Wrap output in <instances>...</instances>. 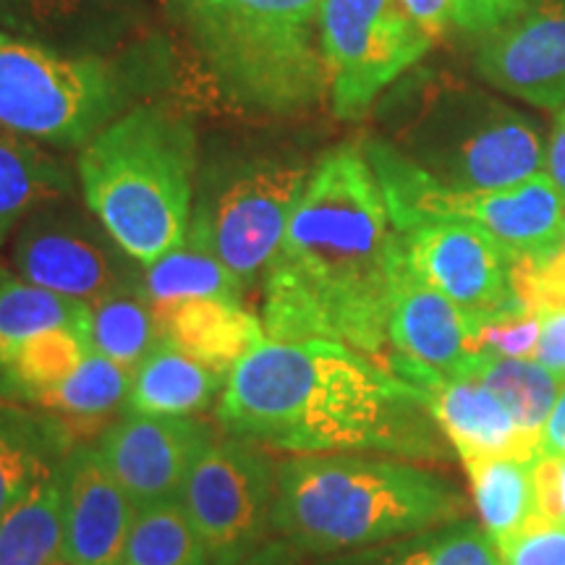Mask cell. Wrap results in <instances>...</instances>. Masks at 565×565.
Returning a JSON list of instances; mask_svg holds the SVG:
<instances>
[{
    "instance_id": "obj_1",
    "label": "cell",
    "mask_w": 565,
    "mask_h": 565,
    "mask_svg": "<svg viewBox=\"0 0 565 565\" xmlns=\"http://www.w3.org/2000/svg\"><path fill=\"white\" fill-rule=\"evenodd\" d=\"M398 263V228L366 152H328L265 273L267 341H335L387 366Z\"/></svg>"
},
{
    "instance_id": "obj_2",
    "label": "cell",
    "mask_w": 565,
    "mask_h": 565,
    "mask_svg": "<svg viewBox=\"0 0 565 565\" xmlns=\"http://www.w3.org/2000/svg\"><path fill=\"white\" fill-rule=\"evenodd\" d=\"M215 419L228 435L294 456H448L419 387L335 341H265L228 374Z\"/></svg>"
},
{
    "instance_id": "obj_3",
    "label": "cell",
    "mask_w": 565,
    "mask_h": 565,
    "mask_svg": "<svg viewBox=\"0 0 565 565\" xmlns=\"http://www.w3.org/2000/svg\"><path fill=\"white\" fill-rule=\"evenodd\" d=\"M466 515V498L448 479L404 461L294 456L275 475L273 532L309 555L383 545Z\"/></svg>"
},
{
    "instance_id": "obj_4",
    "label": "cell",
    "mask_w": 565,
    "mask_h": 565,
    "mask_svg": "<svg viewBox=\"0 0 565 565\" xmlns=\"http://www.w3.org/2000/svg\"><path fill=\"white\" fill-rule=\"evenodd\" d=\"M196 137L160 105H139L87 141L84 202L126 257L147 267L186 242L194 212Z\"/></svg>"
},
{
    "instance_id": "obj_5",
    "label": "cell",
    "mask_w": 565,
    "mask_h": 565,
    "mask_svg": "<svg viewBox=\"0 0 565 565\" xmlns=\"http://www.w3.org/2000/svg\"><path fill=\"white\" fill-rule=\"evenodd\" d=\"M320 11L322 0H223L189 26L233 103L294 113L328 89Z\"/></svg>"
},
{
    "instance_id": "obj_6",
    "label": "cell",
    "mask_w": 565,
    "mask_h": 565,
    "mask_svg": "<svg viewBox=\"0 0 565 565\" xmlns=\"http://www.w3.org/2000/svg\"><path fill=\"white\" fill-rule=\"evenodd\" d=\"M532 118L475 89H443L424 103L395 147L448 189H508L545 168Z\"/></svg>"
},
{
    "instance_id": "obj_7",
    "label": "cell",
    "mask_w": 565,
    "mask_h": 565,
    "mask_svg": "<svg viewBox=\"0 0 565 565\" xmlns=\"http://www.w3.org/2000/svg\"><path fill=\"white\" fill-rule=\"evenodd\" d=\"M395 228L419 221H461L492 233L515 257L555 249L565 217V194L547 173L508 189H448L419 171L393 145H366Z\"/></svg>"
},
{
    "instance_id": "obj_8",
    "label": "cell",
    "mask_w": 565,
    "mask_h": 565,
    "mask_svg": "<svg viewBox=\"0 0 565 565\" xmlns=\"http://www.w3.org/2000/svg\"><path fill=\"white\" fill-rule=\"evenodd\" d=\"M121 108V84L97 58H68L0 30V129L53 145L89 141Z\"/></svg>"
},
{
    "instance_id": "obj_9",
    "label": "cell",
    "mask_w": 565,
    "mask_h": 565,
    "mask_svg": "<svg viewBox=\"0 0 565 565\" xmlns=\"http://www.w3.org/2000/svg\"><path fill=\"white\" fill-rule=\"evenodd\" d=\"M309 173V168L282 160L236 168L221 183L204 189L186 238L249 286L278 254Z\"/></svg>"
},
{
    "instance_id": "obj_10",
    "label": "cell",
    "mask_w": 565,
    "mask_h": 565,
    "mask_svg": "<svg viewBox=\"0 0 565 565\" xmlns=\"http://www.w3.org/2000/svg\"><path fill=\"white\" fill-rule=\"evenodd\" d=\"M320 45L338 118L353 121L433 45L398 0H322Z\"/></svg>"
},
{
    "instance_id": "obj_11",
    "label": "cell",
    "mask_w": 565,
    "mask_h": 565,
    "mask_svg": "<svg viewBox=\"0 0 565 565\" xmlns=\"http://www.w3.org/2000/svg\"><path fill=\"white\" fill-rule=\"evenodd\" d=\"M278 466L257 443L215 437L194 463L181 503L200 534L210 565H236L257 553L273 532Z\"/></svg>"
},
{
    "instance_id": "obj_12",
    "label": "cell",
    "mask_w": 565,
    "mask_h": 565,
    "mask_svg": "<svg viewBox=\"0 0 565 565\" xmlns=\"http://www.w3.org/2000/svg\"><path fill=\"white\" fill-rule=\"evenodd\" d=\"M13 263L21 280L87 303L141 286L137 263L97 217L63 200L42 204L21 223Z\"/></svg>"
},
{
    "instance_id": "obj_13",
    "label": "cell",
    "mask_w": 565,
    "mask_h": 565,
    "mask_svg": "<svg viewBox=\"0 0 565 565\" xmlns=\"http://www.w3.org/2000/svg\"><path fill=\"white\" fill-rule=\"evenodd\" d=\"M414 275L475 320L524 307L513 291L515 254L492 233L461 221H419L398 231Z\"/></svg>"
},
{
    "instance_id": "obj_14",
    "label": "cell",
    "mask_w": 565,
    "mask_h": 565,
    "mask_svg": "<svg viewBox=\"0 0 565 565\" xmlns=\"http://www.w3.org/2000/svg\"><path fill=\"white\" fill-rule=\"evenodd\" d=\"M215 433L194 416L126 414L100 435V456L134 508L181 500Z\"/></svg>"
},
{
    "instance_id": "obj_15",
    "label": "cell",
    "mask_w": 565,
    "mask_h": 565,
    "mask_svg": "<svg viewBox=\"0 0 565 565\" xmlns=\"http://www.w3.org/2000/svg\"><path fill=\"white\" fill-rule=\"evenodd\" d=\"M477 71L505 95L545 110L565 108V0H534L484 32Z\"/></svg>"
},
{
    "instance_id": "obj_16",
    "label": "cell",
    "mask_w": 565,
    "mask_h": 565,
    "mask_svg": "<svg viewBox=\"0 0 565 565\" xmlns=\"http://www.w3.org/2000/svg\"><path fill=\"white\" fill-rule=\"evenodd\" d=\"M63 563L124 565L137 508L105 466L100 450L74 445L63 458Z\"/></svg>"
},
{
    "instance_id": "obj_17",
    "label": "cell",
    "mask_w": 565,
    "mask_h": 565,
    "mask_svg": "<svg viewBox=\"0 0 565 565\" xmlns=\"http://www.w3.org/2000/svg\"><path fill=\"white\" fill-rule=\"evenodd\" d=\"M387 338L391 359L424 366L445 377H466L482 359L475 349V320L414 275L404 263V254L395 270Z\"/></svg>"
},
{
    "instance_id": "obj_18",
    "label": "cell",
    "mask_w": 565,
    "mask_h": 565,
    "mask_svg": "<svg viewBox=\"0 0 565 565\" xmlns=\"http://www.w3.org/2000/svg\"><path fill=\"white\" fill-rule=\"evenodd\" d=\"M391 370L419 387L429 414L461 461L492 456H536V445L521 433L513 414L484 385L445 377L424 366L391 359Z\"/></svg>"
},
{
    "instance_id": "obj_19",
    "label": "cell",
    "mask_w": 565,
    "mask_h": 565,
    "mask_svg": "<svg viewBox=\"0 0 565 565\" xmlns=\"http://www.w3.org/2000/svg\"><path fill=\"white\" fill-rule=\"evenodd\" d=\"M158 317L168 343L223 377L267 341L263 320L242 299H192Z\"/></svg>"
},
{
    "instance_id": "obj_20",
    "label": "cell",
    "mask_w": 565,
    "mask_h": 565,
    "mask_svg": "<svg viewBox=\"0 0 565 565\" xmlns=\"http://www.w3.org/2000/svg\"><path fill=\"white\" fill-rule=\"evenodd\" d=\"M74 440L58 416L0 401V515L58 469Z\"/></svg>"
},
{
    "instance_id": "obj_21",
    "label": "cell",
    "mask_w": 565,
    "mask_h": 565,
    "mask_svg": "<svg viewBox=\"0 0 565 565\" xmlns=\"http://www.w3.org/2000/svg\"><path fill=\"white\" fill-rule=\"evenodd\" d=\"M228 377L162 341L131 374L126 408L147 416H194L221 401Z\"/></svg>"
},
{
    "instance_id": "obj_22",
    "label": "cell",
    "mask_w": 565,
    "mask_h": 565,
    "mask_svg": "<svg viewBox=\"0 0 565 565\" xmlns=\"http://www.w3.org/2000/svg\"><path fill=\"white\" fill-rule=\"evenodd\" d=\"M534 458L536 456H492L461 461L471 494H475L479 521L498 550L515 534L524 532L534 519H540L534 492Z\"/></svg>"
},
{
    "instance_id": "obj_23",
    "label": "cell",
    "mask_w": 565,
    "mask_h": 565,
    "mask_svg": "<svg viewBox=\"0 0 565 565\" xmlns=\"http://www.w3.org/2000/svg\"><path fill=\"white\" fill-rule=\"evenodd\" d=\"M129 387V370L92 351L71 377L40 395L34 408L58 416L74 437L103 435L116 422L121 406H126Z\"/></svg>"
},
{
    "instance_id": "obj_24",
    "label": "cell",
    "mask_w": 565,
    "mask_h": 565,
    "mask_svg": "<svg viewBox=\"0 0 565 565\" xmlns=\"http://www.w3.org/2000/svg\"><path fill=\"white\" fill-rule=\"evenodd\" d=\"M61 466L42 477L17 505L0 515V565L63 563Z\"/></svg>"
},
{
    "instance_id": "obj_25",
    "label": "cell",
    "mask_w": 565,
    "mask_h": 565,
    "mask_svg": "<svg viewBox=\"0 0 565 565\" xmlns=\"http://www.w3.org/2000/svg\"><path fill=\"white\" fill-rule=\"evenodd\" d=\"M66 168L17 134H0V244L42 204L66 200Z\"/></svg>"
},
{
    "instance_id": "obj_26",
    "label": "cell",
    "mask_w": 565,
    "mask_h": 565,
    "mask_svg": "<svg viewBox=\"0 0 565 565\" xmlns=\"http://www.w3.org/2000/svg\"><path fill=\"white\" fill-rule=\"evenodd\" d=\"M87 338L92 351L134 374L166 341V333L150 299L137 286L89 303Z\"/></svg>"
},
{
    "instance_id": "obj_27",
    "label": "cell",
    "mask_w": 565,
    "mask_h": 565,
    "mask_svg": "<svg viewBox=\"0 0 565 565\" xmlns=\"http://www.w3.org/2000/svg\"><path fill=\"white\" fill-rule=\"evenodd\" d=\"M141 291L160 315L192 299H242L244 282L221 259L186 238L173 252L145 267Z\"/></svg>"
},
{
    "instance_id": "obj_28",
    "label": "cell",
    "mask_w": 565,
    "mask_h": 565,
    "mask_svg": "<svg viewBox=\"0 0 565 565\" xmlns=\"http://www.w3.org/2000/svg\"><path fill=\"white\" fill-rule=\"evenodd\" d=\"M92 353L82 330H47L24 341L0 372V395L11 404L34 406V401L71 377Z\"/></svg>"
},
{
    "instance_id": "obj_29",
    "label": "cell",
    "mask_w": 565,
    "mask_h": 565,
    "mask_svg": "<svg viewBox=\"0 0 565 565\" xmlns=\"http://www.w3.org/2000/svg\"><path fill=\"white\" fill-rule=\"evenodd\" d=\"M463 380L484 385L513 414L529 440L540 448V435L553 412L563 383L534 359L482 356Z\"/></svg>"
},
{
    "instance_id": "obj_30",
    "label": "cell",
    "mask_w": 565,
    "mask_h": 565,
    "mask_svg": "<svg viewBox=\"0 0 565 565\" xmlns=\"http://www.w3.org/2000/svg\"><path fill=\"white\" fill-rule=\"evenodd\" d=\"M61 328L82 330L87 335L89 303L32 286L26 280L11 278L0 286V372L21 343Z\"/></svg>"
},
{
    "instance_id": "obj_31",
    "label": "cell",
    "mask_w": 565,
    "mask_h": 565,
    "mask_svg": "<svg viewBox=\"0 0 565 565\" xmlns=\"http://www.w3.org/2000/svg\"><path fill=\"white\" fill-rule=\"evenodd\" d=\"M124 565H210L207 550L181 500L137 508Z\"/></svg>"
},
{
    "instance_id": "obj_32",
    "label": "cell",
    "mask_w": 565,
    "mask_h": 565,
    "mask_svg": "<svg viewBox=\"0 0 565 565\" xmlns=\"http://www.w3.org/2000/svg\"><path fill=\"white\" fill-rule=\"evenodd\" d=\"M385 565H503L494 542L479 526H450Z\"/></svg>"
},
{
    "instance_id": "obj_33",
    "label": "cell",
    "mask_w": 565,
    "mask_h": 565,
    "mask_svg": "<svg viewBox=\"0 0 565 565\" xmlns=\"http://www.w3.org/2000/svg\"><path fill=\"white\" fill-rule=\"evenodd\" d=\"M498 553L503 565H565V524L540 515Z\"/></svg>"
},
{
    "instance_id": "obj_34",
    "label": "cell",
    "mask_w": 565,
    "mask_h": 565,
    "mask_svg": "<svg viewBox=\"0 0 565 565\" xmlns=\"http://www.w3.org/2000/svg\"><path fill=\"white\" fill-rule=\"evenodd\" d=\"M536 511L553 524H565V456L534 458Z\"/></svg>"
},
{
    "instance_id": "obj_35",
    "label": "cell",
    "mask_w": 565,
    "mask_h": 565,
    "mask_svg": "<svg viewBox=\"0 0 565 565\" xmlns=\"http://www.w3.org/2000/svg\"><path fill=\"white\" fill-rule=\"evenodd\" d=\"M79 0H0V26L34 30L66 19L76 11Z\"/></svg>"
},
{
    "instance_id": "obj_36",
    "label": "cell",
    "mask_w": 565,
    "mask_h": 565,
    "mask_svg": "<svg viewBox=\"0 0 565 565\" xmlns=\"http://www.w3.org/2000/svg\"><path fill=\"white\" fill-rule=\"evenodd\" d=\"M534 362H540L565 385V303L540 312V341L534 349Z\"/></svg>"
},
{
    "instance_id": "obj_37",
    "label": "cell",
    "mask_w": 565,
    "mask_h": 565,
    "mask_svg": "<svg viewBox=\"0 0 565 565\" xmlns=\"http://www.w3.org/2000/svg\"><path fill=\"white\" fill-rule=\"evenodd\" d=\"M398 3L433 40L443 38L454 26H461V0H398Z\"/></svg>"
},
{
    "instance_id": "obj_38",
    "label": "cell",
    "mask_w": 565,
    "mask_h": 565,
    "mask_svg": "<svg viewBox=\"0 0 565 565\" xmlns=\"http://www.w3.org/2000/svg\"><path fill=\"white\" fill-rule=\"evenodd\" d=\"M524 3L526 0H461V30L490 32Z\"/></svg>"
},
{
    "instance_id": "obj_39",
    "label": "cell",
    "mask_w": 565,
    "mask_h": 565,
    "mask_svg": "<svg viewBox=\"0 0 565 565\" xmlns=\"http://www.w3.org/2000/svg\"><path fill=\"white\" fill-rule=\"evenodd\" d=\"M536 456H545V458L565 456V385L561 387V393H557L553 412H550L545 427H542Z\"/></svg>"
},
{
    "instance_id": "obj_40",
    "label": "cell",
    "mask_w": 565,
    "mask_h": 565,
    "mask_svg": "<svg viewBox=\"0 0 565 565\" xmlns=\"http://www.w3.org/2000/svg\"><path fill=\"white\" fill-rule=\"evenodd\" d=\"M545 173L565 194V108L557 110L545 147Z\"/></svg>"
},
{
    "instance_id": "obj_41",
    "label": "cell",
    "mask_w": 565,
    "mask_h": 565,
    "mask_svg": "<svg viewBox=\"0 0 565 565\" xmlns=\"http://www.w3.org/2000/svg\"><path fill=\"white\" fill-rule=\"evenodd\" d=\"M301 553L294 550L288 542H265L257 553H252L246 561L236 563V565H301Z\"/></svg>"
},
{
    "instance_id": "obj_42",
    "label": "cell",
    "mask_w": 565,
    "mask_h": 565,
    "mask_svg": "<svg viewBox=\"0 0 565 565\" xmlns=\"http://www.w3.org/2000/svg\"><path fill=\"white\" fill-rule=\"evenodd\" d=\"M223 0H175V6H179V11H181V17L186 19V24L192 19H196V17H202L204 11H210V9H215V6H221Z\"/></svg>"
},
{
    "instance_id": "obj_43",
    "label": "cell",
    "mask_w": 565,
    "mask_h": 565,
    "mask_svg": "<svg viewBox=\"0 0 565 565\" xmlns=\"http://www.w3.org/2000/svg\"><path fill=\"white\" fill-rule=\"evenodd\" d=\"M557 249L565 254V217H563V225H561V242H557Z\"/></svg>"
},
{
    "instance_id": "obj_44",
    "label": "cell",
    "mask_w": 565,
    "mask_h": 565,
    "mask_svg": "<svg viewBox=\"0 0 565 565\" xmlns=\"http://www.w3.org/2000/svg\"><path fill=\"white\" fill-rule=\"evenodd\" d=\"M11 280V275H9V270H6L3 265H0V286H6V282Z\"/></svg>"
},
{
    "instance_id": "obj_45",
    "label": "cell",
    "mask_w": 565,
    "mask_h": 565,
    "mask_svg": "<svg viewBox=\"0 0 565 565\" xmlns=\"http://www.w3.org/2000/svg\"><path fill=\"white\" fill-rule=\"evenodd\" d=\"M61 565H63V563H61Z\"/></svg>"
}]
</instances>
